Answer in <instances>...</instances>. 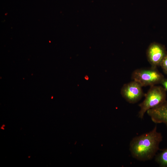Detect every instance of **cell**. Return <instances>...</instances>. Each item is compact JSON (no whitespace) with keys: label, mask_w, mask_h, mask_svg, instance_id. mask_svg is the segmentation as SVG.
Here are the masks:
<instances>
[{"label":"cell","mask_w":167,"mask_h":167,"mask_svg":"<svg viewBox=\"0 0 167 167\" xmlns=\"http://www.w3.org/2000/svg\"><path fill=\"white\" fill-rule=\"evenodd\" d=\"M131 79L142 87L152 86L160 84L165 78L164 75L157 69L152 67L135 70L131 75Z\"/></svg>","instance_id":"cell-3"},{"label":"cell","mask_w":167,"mask_h":167,"mask_svg":"<svg viewBox=\"0 0 167 167\" xmlns=\"http://www.w3.org/2000/svg\"><path fill=\"white\" fill-rule=\"evenodd\" d=\"M142 87L139 83L133 80L123 85L121 94L128 102L135 104L139 101L144 95Z\"/></svg>","instance_id":"cell-4"},{"label":"cell","mask_w":167,"mask_h":167,"mask_svg":"<svg viewBox=\"0 0 167 167\" xmlns=\"http://www.w3.org/2000/svg\"><path fill=\"white\" fill-rule=\"evenodd\" d=\"M146 54L148 61L151 66L154 68L160 66L163 60L167 55L164 47L155 42L150 44Z\"/></svg>","instance_id":"cell-5"},{"label":"cell","mask_w":167,"mask_h":167,"mask_svg":"<svg viewBox=\"0 0 167 167\" xmlns=\"http://www.w3.org/2000/svg\"><path fill=\"white\" fill-rule=\"evenodd\" d=\"M155 161L160 167H167V146L156 154Z\"/></svg>","instance_id":"cell-7"},{"label":"cell","mask_w":167,"mask_h":167,"mask_svg":"<svg viewBox=\"0 0 167 167\" xmlns=\"http://www.w3.org/2000/svg\"><path fill=\"white\" fill-rule=\"evenodd\" d=\"M161 84L163 86L167 92V79L164 78L161 82Z\"/></svg>","instance_id":"cell-9"},{"label":"cell","mask_w":167,"mask_h":167,"mask_svg":"<svg viewBox=\"0 0 167 167\" xmlns=\"http://www.w3.org/2000/svg\"><path fill=\"white\" fill-rule=\"evenodd\" d=\"M166 92L164 87L155 85L150 86L143 101L139 105L140 110L138 117L143 119L148 110L162 104L166 100Z\"/></svg>","instance_id":"cell-2"},{"label":"cell","mask_w":167,"mask_h":167,"mask_svg":"<svg viewBox=\"0 0 167 167\" xmlns=\"http://www.w3.org/2000/svg\"><path fill=\"white\" fill-rule=\"evenodd\" d=\"M160 66H161L163 72L165 74H167V55L163 60Z\"/></svg>","instance_id":"cell-8"},{"label":"cell","mask_w":167,"mask_h":167,"mask_svg":"<svg viewBox=\"0 0 167 167\" xmlns=\"http://www.w3.org/2000/svg\"><path fill=\"white\" fill-rule=\"evenodd\" d=\"M147 113L153 122L156 124L163 123L167 127V100L148 110Z\"/></svg>","instance_id":"cell-6"},{"label":"cell","mask_w":167,"mask_h":167,"mask_svg":"<svg viewBox=\"0 0 167 167\" xmlns=\"http://www.w3.org/2000/svg\"><path fill=\"white\" fill-rule=\"evenodd\" d=\"M163 136L157 130L156 125L151 131L134 137L129 144L132 156L141 161H145L154 158L159 149Z\"/></svg>","instance_id":"cell-1"}]
</instances>
